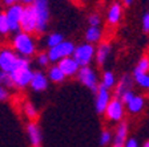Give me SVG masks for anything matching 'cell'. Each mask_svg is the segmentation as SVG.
Here are the masks:
<instances>
[{
  "label": "cell",
  "instance_id": "obj_1",
  "mask_svg": "<svg viewBox=\"0 0 149 147\" xmlns=\"http://www.w3.org/2000/svg\"><path fill=\"white\" fill-rule=\"evenodd\" d=\"M11 48L15 50L17 56L29 58L36 53L37 44L31 33L19 31L13 35L12 40H11Z\"/></svg>",
  "mask_w": 149,
  "mask_h": 147
},
{
  "label": "cell",
  "instance_id": "obj_2",
  "mask_svg": "<svg viewBox=\"0 0 149 147\" xmlns=\"http://www.w3.org/2000/svg\"><path fill=\"white\" fill-rule=\"evenodd\" d=\"M25 64H31L29 58L20 57L16 55V52L9 46L0 48V70L6 73H12L16 68Z\"/></svg>",
  "mask_w": 149,
  "mask_h": 147
},
{
  "label": "cell",
  "instance_id": "obj_3",
  "mask_svg": "<svg viewBox=\"0 0 149 147\" xmlns=\"http://www.w3.org/2000/svg\"><path fill=\"white\" fill-rule=\"evenodd\" d=\"M37 17L36 33H44L49 23V1L48 0H35L32 3Z\"/></svg>",
  "mask_w": 149,
  "mask_h": 147
},
{
  "label": "cell",
  "instance_id": "obj_4",
  "mask_svg": "<svg viewBox=\"0 0 149 147\" xmlns=\"http://www.w3.org/2000/svg\"><path fill=\"white\" fill-rule=\"evenodd\" d=\"M32 73H33V70L31 69V64H25L16 68L12 73H9L11 78H12L13 88H16V89H25L27 86H29Z\"/></svg>",
  "mask_w": 149,
  "mask_h": 147
},
{
  "label": "cell",
  "instance_id": "obj_5",
  "mask_svg": "<svg viewBox=\"0 0 149 147\" xmlns=\"http://www.w3.org/2000/svg\"><path fill=\"white\" fill-rule=\"evenodd\" d=\"M95 50H96V48L93 46V44H81V45L74 46L72 57L79 64V66H88L95 58Z\"/></svg>",
  "mask_w": 149,
  "mask_h": 147
},
{
  "label": "cell",
  "instance_id": "obj_6",
  "mask_svg": "<svg viewBox=\"0 0 149 147\" xmlns=\"http://www.w3.org/2000/svg\"><path fill=\"white\" fill-rule=\"evenodd\" d=\"M73 50H74V44L72 41H65L63 40L60 44L57 45L52 46V48L48 49V58H49V62H59L61 58L65 57H69V56L73 55Z\"/></svg>",
  "mask_w": 149,
  "mask_h": 147
},
{
  "label": "cell",
  "instance_id": "obj_7",
  "mask_svg": "<svg viewBox=\"0 0 149 147\" xmlns=\"http://www.w3.org/2000/svg\"><path fill=\"white\" fill-rule=\"evenodd\" d=\"M23 12H24V6L20 3H16L11 7H7L4 15L7 17V21H8L9 31L11 32L16 33V32L20 31V20H22Z\"/></svg>",
  "mask_w": 149,
  "mask_h": 147
},
{
  "label": "cell",
  "instance_id": "obj_8",
  "mask_svg": "<svg viewBox=\"0 0 149 147\" xmlns=\"http://www.w3.org/2000/svg\"><path fill=\"white\" fill-rule=\"evenodd\" d=\"M36 29H37L36 12H35L32 4L31 6H25L22 20H20V31L33 35V33H36Z\"/></svg>",
  "mask_w": 149,
  "mask_h": 147
},
{
  "label": "cell",
  "instance_id": "obj_9",
  "mask_svg": "<svg viewBox=\"0 0 149 147\" xmlns=\"http://www.w3.org/2000/svg\"><path fill=\"white\" fill-rule=\"evenodd\" d=\"M77 78L84 86H87L88 89H91L92 92H96L99 85H97V74L93 70L92 68L88 66H80L77 72Z\"/></svg>",
  "mask_w": 149,
  "mask_h": 147
},
{
  "label": "cell",
  "instance_id": "obj_10",
  "mask_svg": "<svg viewBox=\"0 0 149 147\" xmlns=\"http://www.w3.org/2000/svg\"><path fill=\"white\" fill-rule=\"evenodd\" d=\"M104 114L112 122H121L123 117H124V104L118 98H112L108 106L105 107Z\"/></svg>",
  "mask_w": 149,
  "mask_h": 147
},
{
  "label": "cell",
  "instance_id": "obj_11",
  "mask_svg": "<svg viewBox=\"0 0 149 147\" xmlns=\"http://www.w3.org/2000/svg\"><path fill=\"white\" fill-rule=\"evenodd\" d=\"M96 99H95V106H96V111L99 114H104L105 107L108 106L109 101L112 99V94L109 89L104 88L102 85H99L96 92Z\"/></svg>",
  "mask_w": 149,
  "mask_h": 147
},
{
  "label": "cell",
  "instance_id": "obj_12",
  "mask_svg": "<svg viewBox=\"0 0 149 147\" xmlns=\"http://www.w3.org/2000/svg\"><path fill=\"white\" fill-rule=\"evenodd\" d=\"M56 65L61 69V72L64 73L65 77H72V76H76L80 69L79 64L74 61V58L72 56L69 57H65V58H61L59 62H56Z\"/></svg>",
  "mask_w": 149,
  "mask_h": 147
},
{
  "label": "cell",
  "instance_id": "obj_13",
  "mask_svg": "<svg viewBox=\"0 0 149 147\" xmlns=\"http://www.w3.org/2000/svg\"><path fill=\"white\" fill-rule=\"evenodd\" d=\"M27 135L32 147H40L41 142H43V135H41V130L39 125L35 121H31L27 125Z\"/></svg>",
  "mask_w": 149,
  "mask_h": 147
},
{
  "label": "cell",
  "instance_id": "obj_14",
  "mask_svg": "<svg viewBox=\"0 0 149 147\" xmlns=\"http://www.w3.org/2000/svg\"><path fill=\"white\" fill-rule=\"evenodd\" d=\"M48 77H47L45 73L40 70H36L32 73V78L31 82H29V86L33 92H44L48 88Z\"/></svg>",
  "mask_w": 149,
  "mask_h": 147
},
{
  "label": "cell",
  "instance_id": "obj_15",
  "mask_svg": "<svg viewBox=\"0 0 149 147\" xmlns=\"http://www.w3.org/2000/svg\"><path fill=\"white\" fill-rule=\"evenodd\" d=\"M128 138V125L125 122H120L116 129L115 137H112V147H124Z\"/></svg>",
  "mask_w": 149,
  "mask_h": 147
},
{
  "label": "cell",
  "instance_id": "obj_16",
  "mask_svg": "<svg viewBox=\"0 0 149 147\" xmlns=\"http://www.w3.org/2000/svg\"><path fill=\"white\" fill-rule=\"evenodd\" d=\"M133 77L129 76V74H124V76L120 78V82H118V85H115L116 86V90H115V98H118L120 99V97L123 94H124L125 92H128V90H132V88H133Z\"/></svg>",
  "mask_w": 149,
  "mask_h": 147
},
{
  "label": "cell",
  "instance_id": "obj_17",
  "mask_svg": "<svg viewBox=\"0 0 149 147\" xmlns=\"http://www.w3.org/2000/svg\"><path fill=\"white\" fill-rule=\"evenodd\" d=\"M112 53V46L109 43H101L99 44L97 49L95 50V58L99 65H104L107 62V60L109 58Z\"/></svg>",
  "mask_w": 149,
  "mask_h": 147
},
{
  "label": "cell",
  "instance_id": "obj_18",
  "mask_svg": "<svg viewBox=\"0 0 149 147\" xmlns=\"http://www.w3.org/2000/svg\"><path fill=\"white\" fill-rule=\"evenodd\" d=\"M121 17H123V7L120 3H113L108 9L107 13V19L111 25H116L120 23Z\"/></svg>",
  "mask_w": 149,
  "mask_h": 147
},
{
  "label": "cell",
  "instance_id": "obj_19",
  "mask_svg": "<svg viewBox=\"0 0 149 147\" xmlns=\"http://www.w3.org/2000/svg\"><path fill=\"white\" fill-rule=\"evenodd\" d=\"M127 105V109L129 113H133V114H137L140 113V111L144 109V106H145V99H144V97H141V95H133V98L130 99Z\"/></svg>",
  "mask_w": 149,
  "mask_h": 147
},
{
  "label": "cell",
  "instance_id": "obj_20",
  "mask_svg": "<svg viewBox=\"0 0 149 147\" xmlns=\"http://www.w3.org/2000/svg\"><path fill=\"white\" fill-rule=\"evenodd\" d=\"M102 31L100 27H88L87 32H85V40L89 44H96L101 41Z\"/></svg>",
  "mask_w": 149,
  "mask_h": 147
},
{
  "label": "cell",
  "instance_id": "obj_21",
  "mask_svg": "<svg viewBox=\"0 0 149 147\" xmlns=\"http://www.w3.org/2000/svg\"><path fill=\"white\" fill-rule=\"evenodd\" d=\"M47 77H48V80L52 81V82H55V84H60L65 80L64 73H63L61 69H60L56 64L49 68V70H48V73H47Z\"/></svg>",
  "mask_w": 149,
  "mask_h": 147
},
{
  "label": "cell",
  "instance_id": "obj_22",
  "mask_svg": "<svg viewBox=\"0 0 149 147\" xmlns=\"http://www.w3.org/2000/svg\"><path fill=\"white\" fill-rule=\"evenodd\" d=\"M101 85L104 86V88H107V89H109V90H111L112 88H115L116 77H115V74H113V72H111V70L104 72L102 78H101Z\"/></svg>",
  "mask_w": 149,
  "mask_h": 147
},
{
  "label": "cell",
  "instance_id": "obj_23",
  "mask_svg": "<svg viewBox=\"0 0 149 147\" xmlns=\"http://www.w3.org/2000/svg\"><path fill=\"white\" fill-rule=\"evenodd\" d=\"M133 81L143 89H149V74L148 73H133Z\"/></svg>",
  "mask_w": 149,
  "mask_h": 147
},
{
  "label": "cell",
  "instance_id": "obj_24",
  "mask_svg": "<svg viewBox=\"0 0 149 147\" xmlns=\"http://www.w3.org/2000/svg\"><path fill=\"white\" fill-rule=\"evenodd\" d=\"M23 111H24L25 117H27L28 119L35 121L37 118V109L32 102H25V104L23 105Z\"/></svg>",
  "mask_w": 149,
  "mask_h": 147
},
{
  "label": "cell",
  "instance_id": "obj_25",
  "mask_svg": "<svg viewBox=\"0 0 149 147\" xmlns=\"http://www.w3.org/2000/svg\"><path fill=\"white\" fill-rule=\"evenodd\" d=\"M63 40H64V37H63L61 33H59V32H53V33H49L48 36H47V45H48V48H52V46L60 44Z\"/></svg>",
  "mask_w": 149,
  "mask_h": 147
},
{
  "label": "cell",
  "instance_id": "obj_26",
  "mask_svg": "<svg viewBox=\"0 0 149 147\" xmlns=\"http://www.w3.org/2000/svg\"><path fill=\"white\" fill-rule=\"evenodd\" d=\"M148 72H149V58L143 57L139 62H137L133 73H148Z\"/></svg>",
  "mask_w": 149,
  "mask_h": 147
},
{
  "label": "cell",
  "instance_id": "obj_27",
  "mask_svg": "<svg viewBox=\"0 0 149 147\" xmlns=\"http://www.w3.org/2000/svg\"><path fill=\"white\" fill-rule=\"evenodd\" d=\"M0 85L4 86L6 89L13 88V84H12V78H11V74L0 70Z\"/></svg>",
  "mask_w": 149,
  "mask_h": 147
},
{
  "label": "cell",
  "instance_id": "obj_28",
  "mask_svg": "<svg viewBox=\"0 0 149 147\" xmlns=\"http://www.w3.org/2000/svg\"><path fill=\"white\" fill-rule=\"evenodd\" d=\"M9 25H8V21H7V17L4 15V12H0V35H6L9 33Z\"/></svg>",
  "mask_w": 149,
  "mask_h": 147
},
{
  "label": "cell",
  "instance_id": "obj_29",
  "mask_svg": "<svg viewBox=\"0 0 149 147\" xmlns=\"http://www.w3.org/2000/svg\"><path fill=\"white\" fill-rule=\"evenodd\" d=\"M112 142V134L111 131H108V130H104V131L101 133V135H100V144L101 146H107V144H109Z\"/></svg>",
  "mask_w": 149,
  "mask_h": 147
},
{
  "label": "cell",
  "instance_id": "obj_30",
  "mask_svg": "<svg viewBox=\"0 0 149 147\" xmlns=\"http://www.w3.org/2000/svg\"><path fill=\"white\" fill-rule=\"evenodd\" d=\"M88 24H89V27H100L101 17L97 13H92V15L88 16Z\"/></svg>",
  "mask_w": 149,
  "mask_h": 147
},
{
  "label": "cell",
  "instance_id": "obj_31",
  "mask_svg": "<svg viewBox=\"0 0 149 147\" xmlns=\"http://www.w3.org/2000/svg\"><path fill=\"white\" fill-rule=\"evenodd\" d=\"M36 62L39 66H47V65L49 64V58H48V55L45 52L43 53H39L36 57Z\"/></svg>",
  "mask_w": 149,
  "mask_h": 147
},
{
  "label": "cell",
  "instance_id": "obj_32",
  "mask_svg": "<svg viewBox=\"0 0 149 147\" xmlns=\"http://www.w3.org/2000/svg\"><path fill=\"white\" fill-rule=\"evenodd\" d=\"M133 95H134L133 90H128V92H125L124 94H123V95L120 97V101L125 105V104H128V102H129L130 99H132V98H133Z\"/></svg>",
  "mask_w": 149,
  "mask_h": 147
},
{
  "label": "cell",
  "instance_id": "obj_33",
  "mask_svg": "<svg viewBox=\"0 0 149 147\" xmlns=\"http://www.w3.org/2000/svg\"><path fill=\"white\" fill-rule=\"evenodd\" d=\"M143 29H144V32H146V33H149V12H146V13H144V16H143Z\"/></svg>",
  "mask_w": 149,
  "mask_h": 147
},
{
  "label": "cell",
  "instance_id": "obj_34",
  "mask_svg": "<svg viewBox=\"0 0 149 147\" xmlns=\"http://www.w3.org/2000/svg\"><path fill=\"white\" fill-rule=\"evenodd\" d=\"M9 98V92L8 89H6L4 86L0 85V101H7Z\"/></svg>",
  "mask_w": 149,
  "mask_h": 147
},
{
  "label": "cell",
  "instance_id": "obj_35",
  "mask_svg": "<svg viewBox=\"0 0 149 147\" xmlns=\"http://www.w3.org/2000/svg\"><path fill=\"white\" fill-rule=\"evenodd\" d=\"M124 147H139V142L136 138H127Z\"/></svg>",
  "mask_w": 149,
  "mask_h": 147
},
{
  "label": "cell",
  "instance_id": "obj_36",
  "mask_svg": "<svg viewBox=\"0 0 149 147\" xmlns=\"http://www.w3.org/2000/svg\"><path fill=\"white\" fill-rule=\"evenodd\" d=\"M0 1H3V4L7 7H11V6L17 3V0H0Z\"/></svg>",
  "mask_w": 149,
  "mask_h": 147
},
{
  "label": "cell",
  "instance_id": "obj_37",
  "mask_svg": "<svg viewBox=\"0 0 149 147\" xmlns=\"http://www.w3.org/2000/svg\"><path fill=\"white\" fill-rule=\"evenodd\" d=\"M35 0H17V3H20V4H23V6H31L32 3H33Z\"/></svg>",
  "mask_w": 149,
  "mask_h": 147
},
{
  "label": "cell",
  "instance_id": "obj_38",
  "mask_svg": "<svg viewBox=\"0 0 149 147\" xmlns=\"http://www.w3.org/2000/svg\"><path fill=\"white\" fill-rule=\"evenodd\" d=\"M132 1H133V0H124V3L127 4V6H130V4H132Z\"/></svg>",
  "mask_w": 149,
  "mask_h": 147
},
{
  "label": "cell",
  "instance_id": "obj_39",
  "mask_svg": "<svg viewBox=\"0 0 149 147\" xmlns=\"http://www.w3.org/2000/svg\"><path fill=\"white\" fill-rule=\"evenodd\" d=\"M143 147H149V141H146L145 143H144V146Z\"/></svg>",
  "mask_w": 149,
  "mask_h": 147
}]
</instances>
